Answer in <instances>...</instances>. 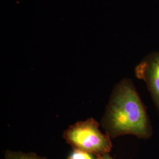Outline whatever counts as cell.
I'll return each mask as SVG.
<instances>
[{
	"label": "cell",
	"instance_id": "obj_1",
	"mask_svg": "<svg viewBox=\"0 0 159 159\" xmlns=\"http://www.w3.org/2000/svg\"><path fill=\"white\" fill-rule=\"evenodd\" d=\"M105 120L106 127L112 136L129 134L147 138L151 134L146 110L129 80L123 81L117 87Z\"/></svg>",
	"mask_w": 159,
	"mask_h": 159
},
{
	"label": "cell",
	"instance_id": "obj_2",
	"mask_svg": "<svg viewBox=\"0 0 159 159\" xmlns=\"http://www.w3.org/2000/svg\"><path fill=\"white\" fill-rule=\"evenodd\" d=\"M65 137L77 149L89 153L103 155L111 148L109 137L102 134L97 123L93 119L72 126L66 132Z\"/></svg>",
	"mask_w": 159,
	"mask_h": 159
},
{
	"label": "cell",
	"instance_id": "obj_3",
	"mask_svg": "<svg viewBox=\"0 0 159 159\" xmlns=\"http://www.w3.org/2000/svg\"><path fill=\"white\" fill-rule=\"evenodd\" d=\"M135 71L137 77L147 84L159 110V52L145 57Z\"/></svg>",
	"mask_w": 159,
	"mask_h": 159
},
{
	"label": "cell",
	"instance_id": "obj_4",
	"mask_svg": "<svg viewBox=\"0 0 159 159\" xmlns=\"http://www.w3.org/2000/svg\"><path fill=\"white\" fill-rule=\"evenodd\" d=\"M68 159H93V158L90 153L77 149L71 154Z\"/></svg>",
	"mask_w": 159,
	"mask_h": 159
},
{
	"label": "cell",
	"instance_id": "obj_5",
	"mask_svg": "<svg viewBox=\"0 0 159 159\" xmlns=\"http://www.w3.org/2000/svg\"><path fill=\"white\" fill-rule=\"evenodd\" d=\"M7 159H40L31 155L23 154H11L9 155Z\"/></svg>",
	"mask_w": 159,
	"mask_h": 159
},
{
	"label": "cell",
	"instance_id": "obj_6",
	"mask_svg": "<svg viewBox=\"0 0 159 159\" xmlns=\"http://www.w3.org/2000/svg\"><path fill=\"white\" fill-rule=\"evenodd\" d=\"M98 159H113L111 157H110V156H108V154H103L101 157H100Z\"/></svg>",
	"mask_w": 159,
	"mask_h": 159
}]
</instances>
